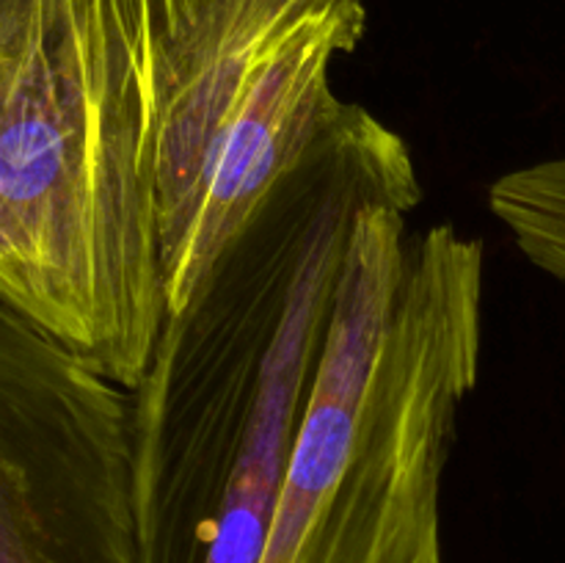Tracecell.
<instances>
[{
  "instance_id": "6da1fadb",
  "label": "cell",
  "mask_w": 565,
  "mask_h": 563,
  "mask_svg": "<svg viewBox=\"0 0 565 563\" xmlns=\"http://www.w3.org/2000/svg\"><path fill=\"white\" fill-rule=\"evenodd\" d=\"M185 0H28L0 31V293L121 390L163 331L158 158Z\"/></svg>"
},
{
  "instance_id": "7a4b0ae2",
  "label": "cell",
  "mask_w": 565,
  "mask_h": 563,
  "mask_svg": "<svg viewBox=\"0 0 565 563\" xmlns=\"http://www.w3.org/2000/svg\"><path fill=\"white\" fill-rule=\"evenodd\" d=\"M483 243L353 221L259 563H445L441 480L483 357Z\"/></svg>"
},
{
  "instance_id": "3957f363",
  "label": "cell",
  "mask_w": 565,
  "mask_h": 563,
  "mask_svg": "<svg viewBox=\"0 0 565 563\" xmlns=\"http://www.w3.org/2000/svg\"><path fill=\"white\" fill-rule=\"evenodd\" d=\"M340 99L270 188L180 315H169L130 390L138 563H210L259 375L326 210L395 136Z\"/></svg>"
},
{
  "instance_id": "277c9868",
  "label": "cell",
  "mask_w": 565,
  "mask_h": 563,
  "mask_svg": "<svg viewBox=\"0 0 565 563\" xmlns=\"http://www.w3.org/2000/svg\"><path fill=\"white\" fill-rule=\"evenodd\" d=\"M0 563H138L130 392L3 293Z\"/></svg>"
},
{
  "instance_id": "5b68a950",
  "label": "cell",
  "mask_w": 565,
  "mask_h": 563,
  "mask_svg": "<svg viewBox=\"0 0 565 563\" xmlns=\"http://www.w3.org/2000/svg\"><path fill=\"white\" fill-rule=\"evenodd\" d=\"M489 208L519 252L565 285V155L497 177Z\"/></svg>"
},
{
  "instance_id": "8992f818",
  "label": "cell",
  "mask_w": 565,
  "mask_h": 563,
  "mask_svg": "<svg viewBox=\"0 0 565 563\" xmlns=\"http://www.w3.org/2000/svg\"><path fill=\"white\" fill-rule=\"evenodd\" d=\"M25 3V0H0V31L6 28V22L17 14V9Z\"/></svg>"
}]
</instances>
